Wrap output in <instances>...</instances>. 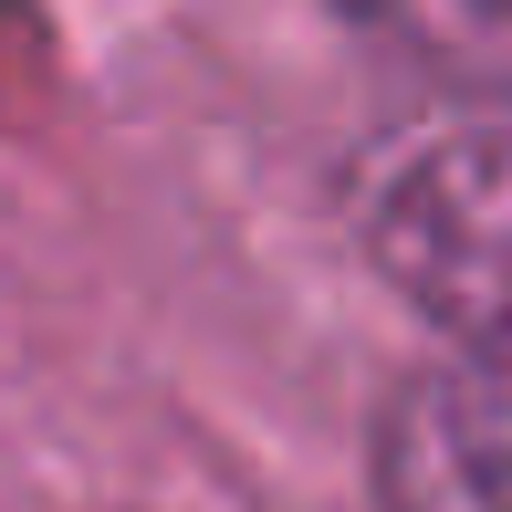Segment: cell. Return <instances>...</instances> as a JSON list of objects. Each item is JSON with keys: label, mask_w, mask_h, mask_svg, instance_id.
I'll return each instance as SVG.
<instances>
[{"label": "cell", "mask_w": 512, "mask_h": 512, "mask_svg": "<svg viewBox=\"0 0 512 512\" xmlns=\"http://www.w3.org/2000/svg\"><path fill=\"white\" fill-rule=\"evenodd\" d=\"M345 230L377 283L460 345V377L512 387V105H429L366 136Z\"/></svg>", "instance_id": "1"}, {"label": "cell", "mask_w": 512, "mask_h": 512, "mask_svg": "<svg viewBox=\"0 0 512 512\" xmlns=\"http://www.w3.org/2000/svg\"><path fill=\"white\" fill-rule=\"evenodd\" d=\"M377 512H512V387H481L460 366L408 377L366 439Z\"/></svg>", "instance_id": "2"}]
</instances>
